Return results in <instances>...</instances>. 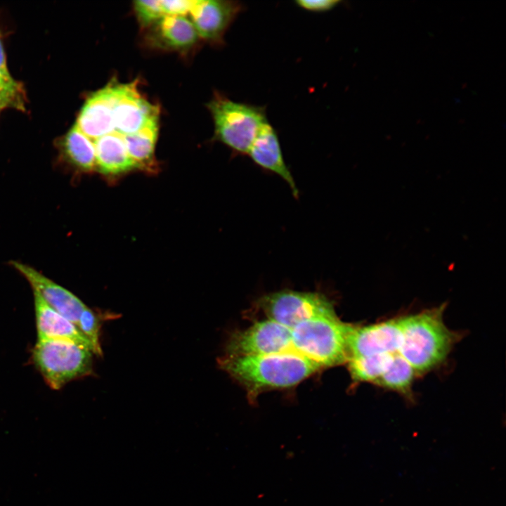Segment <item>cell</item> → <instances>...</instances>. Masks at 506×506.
Listing matches in <instances>:
<instances>
[{"label":"cell","instance_id":"obj_1","mask_svg":"<svg viewBox=\"0 0 506 506\" xmlns=\"http://www.w3.org/2000/svg\"><path fill=\"white\" fill-rule=\"evenodd\" d=\"M219 365L246 389L251 400L265 391L294 387L321 369L294 351L256 356L225 355L219 358Z\"/></svg>","mask_w":506,"mask_h":506},{"label":"cell","instance_id":"obj_2","mask_svg":"<svg viewBox=\"0 0 506 506\" xmlns=\"http://www.w3.org/2000/svg\"><path fill=\"white\" fill-rule=\"evenodd\" d=\"M445 304L399 317L400 335L394 356L404 359L420 377L446 358L461 334L444 323Z\"/></svg>","mask_w":506,"mask_h":506},{"label":"cell","instance_id":"obj_3","mask_svg":"<svg viewBox=\"0 0 506 506\" xmlns=\"http://www.w3.org/2000/svg\"><path fill=\"white\" fill-rule=\"evenodd\" d=\"M353 327L337 314L307 319L291 329L293 351L321 368L346 364L348 340Z\"/></svg>","mask_w":506,"mask_h":506},{"label":"cell","instance_id":"obj_4","mask_svg":"<svg viewBox=\"0 0 506 506\" xmlns=\"http://www.w3.org/2000/svg\"><path fill=\"white\" fill-rule=\"evenodd\" d=\"M217 140L237 154L247 155L259 129L268 122L265 108L216 95L208 103Z\"/></svg>","mask_w":506,"mask_h":506},{"label":"cell","instance_id":"obj_5","mask_svg":"<svg viewBox=\"0 0 506 506\" xmlns=\"http://www.w3.org/2000/svg\"><path fill=\"white\" fill-rule=\"evenodd\" d=\"M92 353L89 348L65 339H37L32 358L46 382L53 389L89 375Z\"/></svg>","mask_w":506,"mask_h":506},{"label":"cell","instance_id":"obj_6","mask_svg":"<svg viewBox=\"0 0 506 506\" xmlns=\"http://www.w3.org/2000/svg\"><path fill=\"white\" fill-rule=\"evenodd\" d=\"M257 304L267 319L290 329L311 318L336 315L332 302L318 292L285 290L263 296Z\"/></svg>","mask_w":506,"mask_h":506},{"label":"cell","instance_id":"obj_7","mask_svg":"<svg viewBox=\"0 0 506 506\" xmlns=\"http://www.w3.org/2000/svg\"><path fill=\"white\" fill-rule=\"evenodd\" d=\"M294 351L291 329L270 319L256 321L249 327L233 332L227 341L226 355H266Z\"/></svg>","mask_w":506,"mask_h":506},{"label":"cell","instance_id":"obj_8","mask_svg":"<svg viewBox=\"0 0 506 506\" xmlns=\"http://www.w3.org/2000/svg\"><path fill=\"white\" fill-rule=\"evenodd\" d=\"M110 84L114 132L122 136L132 134L158 120V108L142 97L135 83Z\"/></svg>","mask_w":506,"mask_h":506},{"label":"cell","instance_id":"obj_9","mask_svg":"<svg viewBox=\"0 0 506 506\" xmlns=\"http://www.w3.org/2000/svg\"><path fill=\"white\" fill-rule=\"evenodd\" d=\"M244 9L240 1L197 0L189 12V19L199 37L220 43L227 29Z\"/></svg>","mask_w":506,"mask_h":506},{"label":"cell","instance_id":"obj_10","mask_svg":"<svg viewBox=\"0 0 506 506\" xmlns=\"http://www.w3.org/2000/svg\"><path fill=\"white\" fill-rule=\"evenodd\" d=\"M11 264L50 306L77 326L80 314L86 307L77 296L32 266L18 261H12Z\"/></svg>","mask_w":506,"mask_h":506},{"label":"cell","instance_id":"obj_11","mask_svg":"<svg viewBox=\"0 0 506 506\" xmlns=\"http://www.w3.org/2000/svg\"><path fill=\"white\" fill-rule=\"evenodd\" d=\"M247 155L261 169L280 176L287 183L294 196H299L294 179L284 160L276 131L268 122L259 129Z\"/></svg>","mask_w":506,"mask_h":506},{"label":"cell","instance_id":"obj_12","mask_svg":"<svg viewBox=\"0 0 506 506\" xmlns=\"http://www.w3.org/2000/svg\"><path fill=\"white\" fill-rule=\"evenodd\" d=\"M110 83L92 94L84 103L76 125L93 141L114 132Z\"/></svg>","mask_w":506,"mask_h":506},{"label":"cell","instance_id":"obj_13","mask_svg":"<svg viewBox=\"0 0 506 506\" xmlns=\"http://www.w3.org/2000/svg\"><path fill=\"white\" fill-rule=\"evenodd\" d=\"M38 339H65L89 348L93 353L91 342L77 327L50 306L33 290Z\"/></svg>","mask_w":506,"mask_h":506},{"label":"cell","instance_id":"obj_14","mask_svg":"<svg viewBox=\"0 0 506 506\" xmlns=\"http://www.w3.org/2000/svg\"><path fill=\"white\" fill-rule=\"evenodd\" d=\"M96 169L103 175L115 177L136 169L123 136L112 132L93 141Z\"/></svg>","mask_w":506,"mask_h":506},{"label":"cell","instance_id":"obj_15","mask_svg":"<svg viewBox=\"0 0 506 506\" xmlns=\"http://www.w3.org/2000/svg\"><path fill=\"white\" fill-rule=\"evenodd\" d=\"M153 28L158 41L171 48H190L199 38L190 20L183 15H163L153 24Z\"/></svg>","mask_w":506,"mask_h":506},{"label":"cell","instance_id":"obj_16","mask_svg":"<svg viewBox=\"0 0 506 506\" xmlns=\"http://www.w3.org/2000/svg\"><path fill=\"white\" fill-rule=\"evenodd\" d=\"M158 120L151 122L137 132L123 136L127 152L136 169L157 171L155 147L157 138Z\"/></svg>","mask_w":506,"mask_h":506},{"label":"cell","instance_id":"obj_17","mask_svg":"<svg viewBox=\"0 0 506 506\" xmlns=\"http://www.w3.org/2000/svg\"><path fill=\"white\" fill-rule=\"evenodd\" d=\"M63 150L70 163L76 169L90 172L96 169V151L93 141L74 124L63 141Z\"/></svg>","mask_w":506,"mask_h":506},{"label":"cell","instance_id":"obj_18","mask_svg":"<svg viewBox=\"0 0 506 506\" xmlns=\"http://www.w3.org/2000/svg\"><path fill=\"white\" fill-rule=\"evenodd\" d=\"M77 327L91 342L93 348V353L101 355L102 351L99 341L100 324V320L94 311L86 306L79 316Z\"/></svg>","mask_w":506,"mask_h":506},{"label":"cell","instance_id":"obj_19","mask_svg":"<svg viewBox=\"0 0 506 506\" xmlns=\"http://www.w3.org/2000/svg\"><path fill=\"white\" fill-rule=\"evenodd\" d=\"M134 9L141 24L145 26L153 25L164 15L160 0L136 1Z\"/></svg>","mask_w":506,"mask_h":506},{"label":"cell","instance_id":"obj_20","mask_svg":"<svg viewBox=\"0 0 506 506\" xmlns=\"http://www.w3.org/2000/svg\"><path fill=\"white\" fill-rule=\"evenodd\" d=\"M195 1L162 0L160 7L164 15H183L189 13Z\"/></svg>","mask_w":506,"mask_h":506},{"label":"cell","instance_id":"obj_21","mask_svg":"<svg viewBox=\"0 0 506 506\" xmlns=\"http://www.w3.org/2000/svg\"><path fill=\"white\" fill-rule=\"evenodd\" d=\"M296 4L311 12L320 13L330 11L335 8L341 1L339 0H299Z\"/></svg>","mask_w":506,"mask_h":506},{"label":"cell","instance_id":"obj_22","mask_svg":"<svg viewBox=\"0 0 506 506\" xmlns=\"http://www.w3.org/2000/svg\"><path fill=\"white\" fill-rule=\"evenodd\" d=\"M17 91L0 86V110L13 103Z\"/></svg>","mask_w":506,"mask_h":506},{"label":"cell","instance_id":"obj_23","mask_svg":"<svg viewBox=\"0 0 506 506\" xmlns=\"http://www.w3.org/2000/svg\"><path fill=\"white\" fill-rule=\"evenodd\" d=\"M0 76L6 79L8 81H13V79L11 78L7 67H6V63L5 59V55L2 46L1 41L0 40Z\"/></svg>","mask_w":506,"mask_h":506},{"label":"cell","instance_id":"obj_24","mask_svg":"<svg viewBox=\"0 0 506 506\" xmlns=\"http://www.w3.org/2000/svg\"><path fill=\"white\" fill-rule=\"evenodd\" d=\"M0 86L13 89H18L17 83L13 81H8L0 76Z\"/></svg>","mask_w":506,"mask_h":506}]
</instances>
